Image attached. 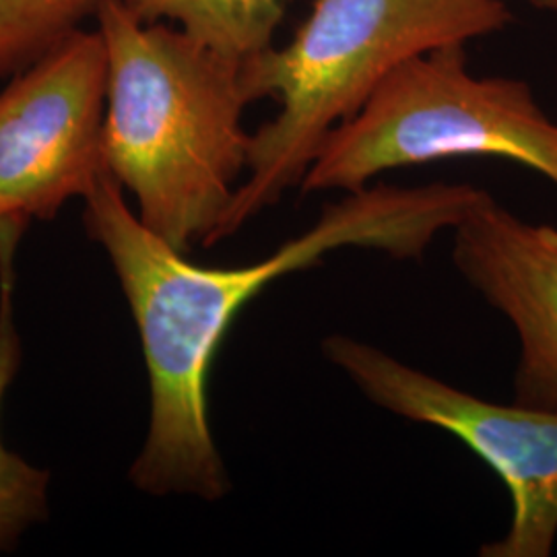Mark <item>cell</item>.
<instances>
[{"label": "cell", "instance_id": "cell-1", "mask_svg": "<svg viewBox=\"0 0 557 557\" xmlns=\"http://www.w3.org/2000/svg\"><path fill=\"white\" fill-rule=\"evenodd\" d=\"M108 85L103 158L139 220L188 257L213 236L248 168L244 64L182 29L140 21L122 0L96 13Z\"/></svg>", "mask_w": 557, "mask_h": 557}, {"label": "cell", "instance_id": "cell-2", "mask_svg": "<svg viewBox=\"0 0 557 557\" xmlns=\"http://www.w3.org/2000/svg\"><path fill=\"white\" fill-rule=\"evenodd\" d=\"M512 21L504 0H314L292 40L244 64L252 100L275 98L278 112L250 135L248 176L211 246L299 188L322 143L405 60Z\"/></svg>", "mask_w": 557, "mask_h": 557}, {"label": "cell", "instance_id": "cell-3", "mask_svg": "<svg viewBox=\"0 0 557 557\" xmlns=\"http://www.w3.org/2000/svg\"><path fill=\"white\" fill-rule=\"evenodd\" d=\"M85 205L87 234L114 267L149 374V428L131 483L151 496L218 502L232 485L209 423L207 384L238 306L220 267L195 264L153 234L110 174Z\"/></svg>", "mask_w": 557, "mask_h": 557}, {"label": "cell", "instance_id": "cell-4", "mask_svg": "<svg viewBox=\"0 0 557 557\" xmlns=\"http://www.w3.org/2000/svg\"><path fill=\"white\" fill-rule=\"evenodd\" d=\"M453 158L517 161L557 186L556 122L524 81L475 77L465 44L397 66L322 143L299 190L349 193L384 172Z\"/></svg>", "mask_w": 557, "mask_h": 557}, {"label": "cell", "instance_id": "cell-5", "mask_svg": "<svg viewBox=\"0 0 557 557\" xmlns=\"http://www.w3.org/2000/svg\"><path fill=\"white\" fill-rule=\"evenodd\" d=\"M322 356L359 393L397 418L460 440L508 487L512 520L481 557H549L557 539V413L475 397L349 335H329Z\"/></svg>", "mask_w": 557, "mask_h": 557}, {"label": "cell", "instance_id": "cell-6", "mask_svg": "<svg viewBox=\"0 0 557 557\" xmlns=\"http://www.w3.org/2000/svg\"><path fill=\"white\" fill-rule=\"evenodd\" d=\"M106 85L100 29H77L0 91V230L54 220L110 174Z\"/></svg>", "mask_w": 557, "mask_h": 557}, {"label": "cell", "instance_id": "cell-7", "mask_svg": "<svg viewBox=\"0 0 557 557\" xmlns=\"http://www.w3.org/2000/svg\"><path fill=\"white\" fill-rule=\"evenodd\" d=\"M458 273L515 326V403L557 413V230L520 220L487 190L453 230Z\"/></svg>", "mask_w": 557, "mask_h": 557}, {"label": "cell", "instance_id": "cell-8", "mask_svg": "<svg viewBox=\"0 0 557 557\" xmlns=\"http://www.w3.org/2000/svg\"><path fill=\"white\" fill-rule=\"evenodd\" d=\"M20 238L13 230H0V411L23 358L13 308V260ZM48 515L50 473L9 450L0 436V552L13 549Z\"/></svg>", "mask_w": 557, "mask_h": 557}, {"label": "cell", "instance_id": "cell-9", "mask_svg": "<svg viewBox=\"0 0 557 557\" xmlns=\"http://www.w3.org/2000/svg\"><path fill=\"white\" fill-rule=\"evenodd\" d=\"M140 21H170L227 59L248 62L269 50L287 0H122Z\"/></svg>", "mask_w": 557, "mask_h": 557}, {"label": "cell", "instance_id": "cell-10", "mask_svg": "<svg viewBox=\"0 0 557 557\" xmlns=\"http://www.w3.org/2000/svg\"><path fill=\"white\" fill-rule=\"evenodd\" d=\"M101 0H0V79L15 77L96 17Z\"/></svg>", "mask_w": 557, "mask_h": 557}, {"label": "cell", "instance_id": "cell-11", "mask_svg": "<svg viewBox=\"0 0 557 557\" xmlns=\"http://www.w3.org/2000/svg\"><path fill=\"white\" fill-rule=\"evenodd\" d=\"M535 7L543 9V11H552L557 15V0H531Z\"/></svg>", "mask_w": 557, "mask_h": 557}]
</instances>
